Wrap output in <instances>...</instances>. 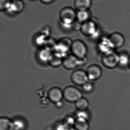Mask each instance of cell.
<instances>
[{"label": "cell", "instance_id": "obj_1", "mask_svg": "<svg viewBox=\"0 0 130 130\" xmlns=\"http://www.w3.org/2000/svg\"><path fill=\"white\" fill-rule=\"evenodd\" d=\"M59 18L63 27L69 30L72 29L73 24L77 20V12L71 7H64L60 11Z\"/></svg>", "mask_w": 130, "mask_h": 130}, {"label": "cell", "instance_id": "obj_19", "mask_svg": "<svg viewBox=\"0 0 130 130\" xmlns=\"http://www.w3.org/2000/svg\"><path fill=\"white\" fill-rule=\"evenodd\" d=\"M130 56L125 53L119 54V66L121 68H125L129 67Z\"/></svg>", "mask_w": 130, "mask_h": 130}, {"label": "cell", "instance_id": "obj_15", "mask_svg": "<svg viewBox=\"0 0 130 130\" xmlns=\"http://www.w3.org/2000/svg\"><path fill=\"white\" fill-rule=\"evenodd\" d=\"M92 4V0H75L74 6L79 11L89 10Z\"/></svg>", "mask_w": 130, "mask_h": 130}, {"label": "cell", "instance_id": "obj_34", "mask_svg": "<svg viewBox=\"0 0 130 130\" xmlns=\"http://www.w3.org/2000/svg\"><path fill=\"white\" fill-rule=\"evenodd\" d=\"M129 69H130V59L129 64Z\"/></svg>", "mask_w": 130, "mask_h": 130}, {"label": "cell", "instance_id": "obj_17", "mask_svg": "<svg viewBox=\"0 0 130 130\" xmlns=\"http://www.w3.org/2000/svg\"><path fill=\"white\" fill-rule=\"evenodd\" d=\"M91 16L89 10L79 11L77 12V20L82 24L91 20Z\"/></svg>", "mask_w": 130, "mask_h": 130}, {"label": "cell", "instance_id": "obj_7", "mask_svg": "<svg viewBox=\"0 0 130 130\" xmlns=\"http://www.w3.org/2000/svg\"><path fill=\"white\" fill-rule=\"evenodd\" d=\"M71 80L75 85L82 86L89 81L86 71L83 70H75L71 74Z\"/></svg>", "mask_w": 130, "mask_h": 130}, {"label": "cell", "instance_id": "obj_29", "mask_svg": "<svg viewBox=\"0 0 130 130\" xmlns=\"http://www.w3.org/2000/svg\"><path fill=\"white\" fill-rule=\"evenodd\" d=\"M69 128V126L65 123L61 124L58 125L56 127V130H68Z\"/></svg>", "mask_w": 130, "mask_h": 130}, {"label": "cell", "instance_id": "obj_12", "mask_svg": "<svg viewBox=\"0 0 130 130\" xmlns=\"http://www.w3.org/2000/svg\"><path fill=\"white\" fill-rule=\"evenodd\" d=\"M48 97L51 102L55 104L62 101L63 98V91L58 87H53L49 90Z\"/></svg>", "mask_w": 130, "mask_h": 130}, {"label": "cell", "instance_id": "obj_6", "mask_svg": "<svg viewBox=\"0 0 130 130\" xmlns=\"http://www.w3.org/2000/svg\"><path fill=\"white\" fill-rule=\"evenodd\" d=\"M85 59H79L72 54L68 55L63 59L62 65L65 69L71 70L83 64Z\"/></svg>", "mask_w": 130, "mask_h": 130}, {"label": "cell", "instance_id": "obj_27", "mask_svg": "<svg viewBox=\"0 0 130 130\" xmlns=\"http://www.w3.org/2000/svg\"><path fill=\"white\" fill-rule=\"evenodd\" d=\"M50 32V28L49 26H45L40 30V33L46 37H47L49 35Z\"/></svg>", "mask_w": 130, "mask_h": 130}, {"label": "cell", "instance_id": "obj_26", "mask_svg": "<svg viewBox=\"0 0 130 130\" xmlns=\"http://www.w3.org/2000/svg\"><path fill=\"white\" fill-rule=\"evenodd\" d=\"M76 117L78 118H82L88 120L89 115L86 110L79 111L76 114Z\"/></svg>", "mask_w": 130, "mask_h": 130}, {"label": "cell", "instance_id": "obj_16", "mask_svg": "<svg viewBox=\"0 0 130 130\" xmlns=\"http://www.w3.org/2000/svg\"><path fill=\"white\" fill-rule=\"evenodd\" d=\"M74 126L76 130H88L89 129L88 120L82 118H76Z\"/></svg>", "mask_w": 130, "mask_h": 130}, {"label": "cell", "instance_id": "obj_3", "mask_svg": "<svg viewBox=\"0 0 130 130\" xmlns=\"http://www.w3.org/2000/svg\"><path fill=\"white\" fill-rule=\"evenodd\" d=\"M102 64L108 69H113L119 66V54L114 50L102 54L101 57Z\"/></svg>", "mask_w": 130, "mask_h": 130}, {"label": "cell", "instance_id": "obj_2", "mask_svg": "<svg viewBox=\"0 0 130 130\" xmlns=\"http://www.w3.org/2000/svg\"><path fill=\"white\" fill-rule=\"evenodd\" d=\"M72 42L67 37L60 39L56 44L53 48V53L64 59L67 56V53L71 50Z\"/></svg>", "mask_w": 130, "mask_h": 130}, {"label": "cell", "instance_id": "obj_32", "mask_svg": "<svg viewBox=\"0 0 130 130\" xmlns=\"http://www.w3.org/2000/svg\"><path fill=\"white\" fill-rule=\"evenodd\" d=\"M40 2L45 4H50L54 1V0H40Z\"/></svg>", "mask_w": 130, "mask_h": 130}, {"label": "cell", "instance_id": "obj_24", "mask_svg": "<svg viewBox=\"0 0 130 130\" xmlns=\"http://www.w3.org/2000/svg\"><path fill=\"white\" fill-rule=\"evenodd\" d=\"M12 0H0V10H7L11 4Z\"/></svg>", "mask_w": 130, "mask_h": 130}, {"label": "cell", "instance_id": "obj_5", "mask_svg": "<svg viewBox=\"0 0 130 130\" xmlns=\"http://www.w3.org/2000/svg\"><path fill=\"white\" fill-rule=\"evenodd\" d=\"M63 93L64 99L71 103H75L83 98L81 91L78 88L72 86L66 87L63 91Z\"/></svg>", "mask_w": 130, "mask_h": 130}, {"label": "cell", "instance_id": "obj_35", "mask_svg": "<svg viewBox=\"0 0 130 130\" xmlns=\"http://www.w3.org/2000/svg\"><path fill=\"white\" fill-rule=\"evenodd\" d=\"M30 1H36V0H30Z\"/></svg>", "mask_w": 130, "mask_h": 130}, {"label": "cell", "instance_id": "obj_28", "mask_svg": "<svg viewBox=\"0 0 130 130\" xmlns=\"http://www.w3.org/2000/svg\"><path fill=\"white\" fill-rule=\"evenodd\" d=\"M81 25L82 23L76 20L72 24V29L75 30H80Z\"/></svg>", "mask_w": 130, "mask_h": 130}, {"label": "cell", "instance_id": "obj_23", "mask_svg": "<svg viewBox=\"0 0 130 130\" xmlns=\"http://www.w3.org/2000/svg\"><path fill=\"white\" fill-rule=\"evenodd\" d=\"M95 86L93 83L88 82L82 86V91L86 94H90L94 90Z\"/></svg>", "mask_w": 130, "mask_h": 130}, {"label": "cell", "instance_id": "obj_22", "mask_svg": "<svg viewBox=\"0 0 130 130\" xmlns=\"http://www.w3.org/2000/svg\"><path fill=\"white\" fill-rule=\"evenodd\" d=\"M25 124L20 119H16L13 121V130H24Z\"/></svg>", "mask_w": 130, "mask_h": 130}, {"label": "cell", "instance_id": "obj_4", "mask_svg": "<svg viewBox=\"0 0 130 130\" xmlns=\"http://www.w3.org/2000/svg\"><path fill=\"white\" fill-rule=\"evenodd\" d=\"M71 51L72 54L79 59H85L88 49L85 43L80 40H76L72 42Z\"/></svg>", "mask_w": 130, "mask_h": 130}, {"label": "cell", "instance_id": "obj_31", "mask_svg": "<svg viewBox=\"0 0 130 130\" xmlns=\"http://www.w3.org/2000/svg\"><path fill=\"white\" fill-rule=\"evenodd\" d=\"M63 105H64V103L62 101L55 104L56 107L57 108H62L63 107Z\"/></svg>", "mask_w": 130, "mask_h": 130}, {"label": "cell", "instance_id": "obj_10", "mask_svg": "<svg viewBox=\"0 0 130 130\" xmlns=\"http://www.w3.org/2000/svg\"><path fill=\"white\" fill-rule=\"evenodd\" d=\"M86 73L89 81H96L99 79L102 74L101 68L98 65L92 64L88 67Z\"/></svg>", "mask_w": 130, "mask_h": 130}, {"label": "cell", "instance_id": "obj_20", "mask_svg": "<svg viewBox=\"0 0 130 130\" xmlns=\"http://www.w3.org/2000/svg\"><path fill=\"white\" fill-rule=\"evenodd\" d=\"M63 59L60 56L53 53L48 63L53 67H58L61 64H62Z\"/></svg>", "mask_w": 130, "mask_h": 130}, {"label": "cell", "instance_id": "obj_14", "mask_svg": "<svg viewBox=\"0 0 130 130\" xmlns=\"http://www.w3.org/2000/svg\"><path fill=\"white\" fill-rule=\"evenodd\" d=\"M52 50L46 47L41 49L37 54V58L43 63H48L52 55Z\"/></svg>", "mask_w": 130, "mask_h": 130}, {"label": "cell", "instance_id": "obj_8", "mask_svg": "<svg viewBox=\"0 0 130 130\" xmlns=\"http://www.w3.org/2000/svg\"><path fill=\"white\" fill-rule=\"evenodd\" d=\"M98 30L96 23L90 20L82 24L80 31L83 35L91 38Z\"/></svg>", "mask_w": 130, "mask_h": 130}, {"label": "cell", "instance_id": "obj_33", "mask_svg": "<svg viewBox=\"0 0 130 130\" xmlns=\"http://www.w3.org/2000/svg\"><path fill=\"white\" fill-rule=\"evenodd\" d=\"M68 130H76L75 129V128H73V127H69L68 129Z\"/></svg>", "mask_w": 130, "mask_h": 130}, {"label": "cell", "instance_id": "obj_18", "mask_svg": "<svg viewBox=\"0 0 130 130\" xmlns=\"http://www.w3.org/2000/svg\"><path fill=\"white\" fill-rule=\"evenodd\" d=\"M0 130H13V121L7 118H1Z\"/></svg>", "mask_w": 130, "mask_h": 130}, {"label": "cell", "instance_id": "obj_13", "mask_svg": "<svg viewBox=\"0 0 130 130\" xmlns=\"http://www.w3.org/2000/svg\"><path fill=\"white\" fill-rule=\"evenodd\" d=\"M24 8V4L21 0H12L8 11L12 14H16L22 12Z\"/></svg>", "mask_w": 130, "mask_h": 130}, {"label": "cell", "instance_id": "obj_11", "mask_svg": "<svg viewBox=\"0 0 130 130\" xmlns=\"http://www.w3.org/2000/svg\"><path fill=\"white\" fill-rule=\"evenodd\" d=\"M114 49L120 48L124 45L125 38L123 34L118 32L112 33L108 36Z\"/></svg>", "mask_w": 130, "mask_h": 130}, {"label": "cell", "instance_id": "obj_9", "mask_svg": "<svg viewBox=\"0 0 130 130\" xmlns=\"http://www.w3.org/2000/svg\"><path fill=\"white\" fill-rule=\"evenodd\" d=\"M97 48L102 55L114 50L108 36L102 37L99 39L98 42Z\"/></svg>", "mask_w": 130, "mask_h": 130}, {"label": "cell", "instance_id": "obj_25", "mask_svg": "<svg viewBox=\"0 0 130 130\" xmlns=\"http://www.w3.org/2000/svg\"><path fill=\"white\" fill-rule=\"evenodd\" d=\"M46 37L41 34L39 33L36 36L35 38V42L37 45L41 46L42 45H45V43L46 41Z\"/></svg>", "mask_w": 130, "mask_h": 130}, {"label": "cell", "instance_id": "obj_21", "mask_svg": "<svg viewBox=\"0 0 130 130\" xmlns=\"http://www.w3.org/2000/svg\"><path fill=\"white\" fill-rule=\"evenodd\" d=\"M75 103L76 107L79 111L86 110L89 105L88 100L84 98H82Z\"/></svg>", "mask_w": 130, "mask_h": 130}, {"label": "cell", "instance_id": "obj_30", "mask_svg": "<svg viewBox=\"0 0 130 130\" xmlns=\"http://www.w3.org/2000/svg\"><path fill=\"white\" fill-rule=\"evenodd\" d=\"M75 120H74L72 118H68L66 119V122L65 123L68 125V126H71V125H74Z\"/></svg>", "mask_w": 130, "mask_h": 130}]
</instances>
